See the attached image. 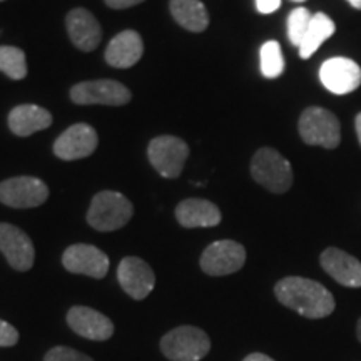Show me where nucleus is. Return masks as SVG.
<instances>
[{
	"label": "nucleus",
	"mask_w": 361,
	"mask_h": 361,
	"mask_svg": "<svg viewBox=\"0 0 361 361\" xmlns=\"http://www.w3.org/2000/svg\"><path fill=\"white\" fill-rule=\"evenodd\" d=\"M144 44L141 35L135 30H124L117 34L111 40L106 49V61L107 64L117 69H128L139 62L142 57Z\"/></svg>",
	"instance_id": "nucleus-18"
},
{
	"label": "nucleus",
	"mask_w": 361,
	"mask_h": 361,
	"mask_svg": "<svg viewBox=\"0 0 361 361\" xmlns=\"http://www.w3.org/2000/svg\"><path fill=\"white\" fill-rule=\"evenodd\" d=\"M0 72L13 80H20L27 75L25 54L17 47L2 45L0 47Z\"/></svg>",
	"instance_id": "nucleus-23"
},
{
	"label": "nucleus",
	"mask_w": 361,
	"mask_h": 361,
	"mask_svg": "<svg viewBox=\"0 0 361 361\" xmlns=\"http://www.w3.org/2000/svg\"><path fill=\"white\" fill-rule=\"evenodd\" d=\"M97 133L89 124H74L54 142V154L62 161H75L96 151Z\"/></svg>",
	"instance_id": "nucleus-11"
},
{
	"label": "nucleus",
	"mask_w": 361,
	"mask_h": 361,
	"mask_svg": "<svg viewBox=\"0 0 361 361\" xmlns=\"http://www.w3.org/2000/svg\"><path fill=\"white\" fill-rule=\"evenodd\" d=\"M0 251L13 269L29 271L32 268L35 258L34 245L17 226L0 223Z\"/></svg>",
	"instance_id": "nucleus-12"
},
{
	"label": "nucleus",
	"mask_w": 361,
	"mask_h": 361,
	"mask_svg": "<svg viewBox=\"0 0 361 361\" xmlns=\"http://www.w3.org/2000/svg\"><path fill=\"white\" fill-rule=\"evenodd\" d=\"M66 25L72 44L79 47L80 51L90 52L101 44V25H99L96 17L85 8H74L67 13Z\"/></svg>",
	"instance_id": "nucleus-16"
},
{
	"label": "nucleus",
	"mask_w": 361,
	"mask_h": 361,
	"mask_svg": "<svg viewBox=\"0 0 361 361\" xmlns=\"http://www.w3.org/2000/svg\"><path fill=\"white\" fill-rule=\"evenodd\" d=\"M319 79L329 92L345 96L361 85V67L346 57H333L323 62Z\"/></svg>",
	"instance_id": "nucleus-10"
},
{
	"label": "nucleus",
	"mask_w": 361,
	"mask_h": 361,
	"mask_svg": "<svg viewBox=\"0 0 361 361\" xmlns=\"http://www.w3.org/2000/svg\"><path fill=\"white\" fill-rule=\"evenodd\" d=\"M243 361H274V360H271L269 356H266L263 353H252L250 356H246Z\"/></svg>",
	"instance_id": "nucleus-30"
},
{
	"label": "nucleus",
	"mask_w": 361,
	"mask_h": 361,
	"mask_svg": "<svg viewBox=\"0 0 361 361\" xmlns=\"http://www.w3.org/2000/svg\"><path fill=\"white\" fill-rule=\"evenodd\" d=\"M355 128H356V134H358V141H360V146H361V112L358 116H356Z\"/></svg>",
	"instance_id": "nucleus-31"
},
{
	"label": "nucleus",
	"mask_w": 361,
	"mask_h": 361,
	"mask_svg": "<svg viewBox=\"0 0 361 361\" xmlns=\"http://www.w3.org/2000/svg\"><path fill=\"white\" fill-rule=\"evenodd\" d=\"M356 336H358V340L361 341V318L358 319V324H356Z\"/></svg>",
	"instance_id": "nucleus-33"
},
{
	"label": "nucleus",
	"mask_w": 361,
	"mask_h": 361,
	"mask_svg": "<svg viewBox=\"0 0 361 361\" xmlns=\"http://www.w3.org/2000/svg\"><path fill=\"white\" fill-rule=\"evenodd\" d=\"M67 323L78 335L94 341L109 340L114 333V324L106 314L87 308V306H74L67 313Z\"/></svg>",
	"instance_id": "nucleus-15"
},
{
	"label": "nucleus",
	"mask_w": 361,
	"mask_h": 361,
	"mask_svg": "<svg viewBox=\"0 0 361 361\" xmlns=\"http://www.w3.org/2000/svg\"><path fill=\"white\" fill-rule=\"evenodd\" d=\"M117 279L123 290L134 300H144L156 284V276L151 266L141 258H124L117 268Z\"/></svg>",
	"instance_id": "nucleus-14"
},
{
	"label": "nucleus",
	"mask_w": 361,
	"mask_h": 361,
	"mask_svg": "<svg viewBox=\"0 0 361 361\" xmlns=\"http://www.w3.org/2000/svg\"><path fill=\"white\" fill-rule=\"evenodd\" d=\"M62 264L67 271L75 274L101 279L109 271V258L106 252L90 245H74L67 247L62 256Z\"/></svg>",
	"instance_id": "nucleus-13"
},
{
	"label": "nucleus",
	"mask_w": 361,
	"mask_h": 361,
	"mask_svg": "<svg viewBox=\"0 0 361 361\" xmlns=\"http://www.w3.org/2000/svg\"><path fill=\"white\" fill-rule=\"evenodd\" d=\"M189 156V147L174 135H159L149 142L147 157L162 178H178Z\"/></svg>",
	"instance_id": "nucleus-6"
},
{
	"label": "nucleus",
	"mask_w": 361,
	"mask_h": 361,
	"mask_svg": "<svg viewBox=\"0 0 361 361\" xmlns=\"http://www.w3.org/2000/svg\"><path fill=\"white\" fill-rule=\"evenodd\" d=\"M209 350V336L196 326H179L161 340V351L171 361H200Z\"/></svg>",
	"instance_id": "nucleus-5"
},
{
	"label": "nucleus",
	"mask_w": 361,
	"mask_h": 361,
	"mask_svg": "<svg viewBox=\"0 0 361 361\" xmlns=\"http://www.w3.org/2000/svg\"><path fill=\"white\" fill-rule=\"evenodd\" d=\"M322 266L343 286L361 288V263L348 252L338 247H328L322 255Z\"/></svg>",
	"instance_id": "nucleus-17"
},
{
	"label": "nucleus",
	"mask_w": 361,
	"mask_h": 361,
	"mask_svg": "<svg viewBox=\"0 0 361 361\" xmlns=\"http://www.w3.org/2000/svg\"><path fill=\"white\" fill-rule=\"evenodd\" d=\"M335 22L329 19L326 13H314L308 27V32H306L303 42L298 47L300 49V57L310 59L319 47H322L324 40H328L333 34H335Z\"/></svg>",
	"instance_id": "nucleus-22"
},
{
	"label": "nucleus",
	"mask_w": 361,
	"mask_h": 361,
	"mask_svg": "<svg viewBox=\"0 0 361 361\" xmlns=\"http://www.w3.org/2000/svg\"><path fill=\"white\" fill-rule=\"evenodd\" d=\"M301 139L308 146L336 149L341 142V128L338 117L323 107H308L298 123Z\"/></svg>",
	"instance_id": "nucleus-4"
},
{
	"label": "nucleus",
	"mask_w": 361,
	"mask_h": 361,
	"mask_svg": "<svg viewBox=\"0 0 361 361\" xmlns=\"http://www.w3.org/2000/svg\"><path fill=\"white\" fill-rule=\"evenodd\" d=\"M311 19H313V16L306 7H298L290 13V17H288V39L293 45L300 47L303 42Z\"/></svg>",
	"instance_id": "nucleus-25"
},
{
	"label": "nucleus",
	"mask_w": 361,
	"mask_h": 361,
	"mask_svg": "<svg viewBox=\"0 0 361 361\" xmlns=\"http://www.w3.org/2000/svg\"><path fill=\"white\" fill-rule=\"evenodd\" d=\"M279 303L310 319H319L335 311V298L323 284L300 276H288L274 286Z\"/></svg>",
	"instance_id": "nucleus-1"
},
{
	"label": "nucleus",
	"mask_w": 361,
	"mask_h": 361,
	"mask_svg": "<svg viewBox=\"0 0 361 361\" xmlns=\"http://www.w3.org/2000/svg\"><path fill=\"white\" fill-rule=\"evenodd\" d=\"M133 204L128 197L116 191H102L90 202L87 223L97 231H116L133 218Z\"/></svg>",
	"instance_id": "nucleus-2"
},
{
	"label": "nucleus",
	"mask_w": 361,
	"mask_h": 361,
	"mask_svg": "<svg viewBox=\"0 0 361 361\" xmlns=\"http://www.w3.org/2000/svg\"><path fill=\"white\" fill-rule=\"evenodd\" d=\"M251 176L271 192H286L293 186V168L276 149L263 147L251 161Z\"/></svg>",
	"instance_id": "nucleus-3"
},
{
	"label": "nucleus",
	"mask_w": 361,
	"mask_h": 361,
	"mask_svg": "<svg viewBox=\"0 0 361 361\" xmlns=\"http://www.w3.org/2000/svg\"><path fill=\"white\" fill-rule=\"evenodd\" d=\"M293 2H305V0H293Z\"/></svg>",
	"instance_id": "nucleus-34"
},
{
	"label": "nucleus",
	"mask_w": 361,
	"mask_h": 361,
	"mask_svg": "<svg viewBox=\"0 0 361 361\" xmlns=\"http://www.w3.org/2000/svg\"><path fill=\"white\" fill-rule=\"evenodd\" d=\"M44 361H94L87 355L80 353L78 350L67 348V346H56L45 355Z\"/></svg>",
	"instance_id": "nucleus-26"
},
{
	"label": "nucleus",
	"mask_w": 361,
	"mask_h": 361,
	"mask_svg": "<svg viewBox=\"0 0 361 361\" xmlns=\"http://www.w3.org/2000/svg\"><path fill=\"white\" fill-rule=\"evenodd\" d=\"M71 99L80 106H124L130 101V92L124 84L117 80H90L80 82L71 89Z\"/></svg>",
	"instance_id": "nucleus-8"
},
{
	"label": "nucleus",
	"mask_w": 361,
	"mask_h": 361,
	"mask_svg": "<svg viewBox=\"0 0 361 361\" xmlns=\"http://www.w3.org/2000/svg\"><path fill=\"white\" fill-rule=\"evenodd\" d=\"M261 57V72L264 78L276 79L284 71V57L281 52V45L276 40H268L263 44L259 52Z\"/></svg>",
	"instance_id": "nucleus-24"
},
{
	"label": "nucleus",
	"mask_w": 361,
	"mask_h": 361,
	"mask_svg": "<svg viewBox=\"0 0 361 361\" xmlns=\"http://www.w3.org/2000/svg\"><path fill=\"white\" fill-rule=\"evenodd\" d=\"M0 2H2V0H0Z\"/></svg>",
	"instance_id": "nucleus-35"
},
{
	"label": "nucleus",
	"mask_w": 361,
	"mask_h": 361,
	"mask_svg": "<svg viewBox=\"0 0 361 361\" xmlns=\"http://www.w3.org/2000/svg\"><path fill=\"white\" fill-rule=\"evenodd\" d=\"M144 0H106V4L111 8H128V7H134L137 4H142Z\"/></svg>",
	"instance_id": "nucleus-29"
},
{
	"label": "nucleus",
	"mask_w": 361,
	"mask_h": 361,
	"mask_svg": "<svg viewBox=\"0 0 361 361\" xmlns=\"http://www.w3.org/2000/svg\"><path fill=\"white\" fill-rule=\"evenodd\" d=\"M346 2H348L353 8H358V11H361V0H346Z\"/></svg>",
	"instance_id": "nucleus-32"
},
{
	"label": "nucleus",
	"mask_w": 361,
	"mask_h": 361,
	"mask_svg": "<svg viewBox=\"0 0 361 361\" xmlns=\"http://www.w3.org/2000/svg\"><path fill=\"white\" fill-rule=\"evenodd\" d=\"M246 251L239 243L223 239L209 245L201 256V269L209 276H226L245 266Z\"/></svg>",
	"instance_id": "nucleus-7"
},
{
	"label": "nucleus",
	"mask_w": 361,
	"mask_h": 361,
	"mask_svg": "<svg viewBox=\"0 0 361 361\" xmlns=\"http://www.w3.org/2000/svg\"><path fill=\"white\" fill-rule=\"evenodd\" d=\"M47 197L49 188L37 178L19 176L0 183V202L6 206L25 209V207L44 204Z\"/></svg>",
	"instance_id": "nucleus-9"
},
{
	"label": "nucleus",
	"mask_w": 361,
	"mask_h": 361,
	"mask_svg": "<svg viewBox=\"0 0 361 361\" xmlns=\"http://www.w3.org/2000/svg\"><path fill=\"white\" fill-rule=\"evenodd\" d=\"M169 8L174 20L191 32H202L209 25V13L201 0H171Z\"/></svg>",
	"instance_id": "nucleus-21"
},
{
	"label": "nucleus",
	"mask_w": 361,
	"mask_h": 361,
	"mask_svg": "<svg viewBox=\"0 0 361 361\" xmlns=\"http://www.w3.org/2000/svg\"><path fill=\"white\" fill-rule=\"evenodd\" d=\"M281 6V0H256V8L261 13H273Z\"/></svg>",
	"instance_id": "nucleus-28"
},
{
	"label": "nucleus",
	"mask_w": 361,
	"mask_h": 361,
	"mask_svg": "<svg viewBox=\"0 0 361 361\" xmlns=\"http://www.w3.org/2000/svg\"><path fill=\"white\" fill-rule=\"evenodd\" d=\"M176 218L184 228H213L221 223V211L211 201L192 197L179 202Z\"/></svg>",
	"instance_id": "nucleus-19"
},
{
	"label": "nucleus",
	"mask_w": 361,
	"mask_h": 361,
	"mask_svg": "<svg viewBox=\"0 0 361 361\" xmlns=\"http://www.w3.org/2000/svg\"><path fill=\"white\" fill-rule=\"evenodd\" d=\"M52 124L51 112L34 104H24V106L13 107L8 114V128L13 134L25 137L37 130H42Z\"/></svg>",
	"instance_id": "nucleus-20"
},
{
	"label": "nucleus",
	"mask_w": 361,
	"mask_h": 361,
	"mask_svg": "<svg viewBox=\"0 0 361 361\" xmlns=\"http://www.w3.org/2000/svg\"><path fill=\"white\" fill-rule=\"evenodd\" d=\"M19 341V333L11 323L0 319V346H13Z\"/></svg>",
	"instance_id": "nucleus-27"
}]
</instances>
